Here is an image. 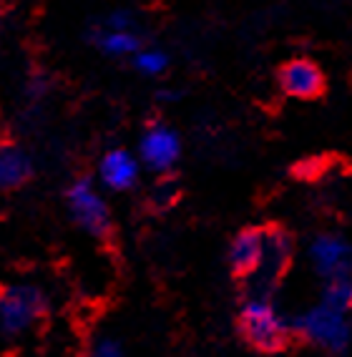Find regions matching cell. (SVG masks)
<instances>
[{"mask_svg":"<svg viewBox=\"0 0 352 357\" xmlns=\"http://www.w3.org/2000/svg\"><path fill=\"white\" fill-rule=\"evenodd\" d=\"M31 176V161L13 144H0V189H15Z\"/></svg>","mask_w":352,"mask_h":357,"instance_id":"11","label":"cell"},{"mask_svg":"<svg viewBox=\"0 0 352 357\" xmlns=\"http://www.w3.org/2000/svg\"><path fill=\"white\" fill-rule=\"evenodd\" d=\"M322 305L332 307V310H337V312H347V310L352 307V280L350 277L327 282L325 294H322Z\"/></svg>","mask_w":352,"mask_h":357,"instance_id":"13","label":"cell"},{"mask_svg":"<svg viewBox=\"0 0 352 357\" xmlns=\"http://www.w3.org/2000/svg\"><path fill=\"white\" fill-rule=\"evenodd\" d=\"M297 330L309 340L320 344L322 350L342 352L352 340V327L347 322L345 312H337L332 307L317 305L297 319Z\"/></svg>","mask_w":352,"mask_h":357,"instance_id":"2","label":"cell"},{"mask_svg":"<svg viewBox=\"0 0 352 357\" xmlns=\"http://www.w3.org/2000/svg\"><path fill=\"white\" fill-rule=\"evenodd\" d=\"M289 259V236L280 229L264 231V255L259 267L252 272L257 277V297H264V289H269L282 275V269Z\"/></svg>","mask_w":352,"mask_h":357,"instance_id":"8","label":"cell"},{"mask_svg":"<svg viewBox=\"0 0 352 357\" xmlns=\"http://www.w3.org/2000/svg\"><path fill=\"white\" fill-rule=\"evenodd\" d=\"M239 327L247 342L262 352H277L287 342V322L277 314V310L264 297H252L242 307Z\"/></svg>","mask_w":352,"mask_h":357,"instance_id":"1","label":"cell"},{"mask_svg":"<svg viewBox=\"0 0 352 357\" xmlns=\"http://www.w3.org/2000/svg\"><path fill=\"white\" fill-rule=\"evenodd\" d=\"M101 181L114 192H126L139 178V161L126 151V149H114L101 159L98 166Z\"/></svg>","mask_w":352,"mask_h":357,"instance_id":"9","label":"cell"},{"mask_svg":"<svg viewBox=\"0 0 352 357\" xmlns=\"http://www.w3.org/2000/svg\"><path fill=\"white\" fill-rule=\"evenodd\" d=\"M109 31H131V18L128 13H116L109 18Z\"/></svg>","mask_w":352,"mask_h":357,"instance_id":"16","label":"cell"},{"mask_svg":"<svg viewBox=\"0 0 352 357\" xmlns=\"http://www.w3.org/2000/svg\"><path fill=\"white\" fill-rule=\"evenodd\" d=\"M309 261L322 280H345L352 272V247L337 234H320L309 244Z\"/></svg>","mask_w":352,"mask_h":357,"instance_id":"5","label":"cell"},{"mask_svg":"<svg viewBox=\"0 0 352 357\" xmlns=\"http://www.w3.org/2000/svg\"><path fill=\"white\" fill-rule=\"evenodd\" d=\"M264 255V231L244 229L229 244V264L237 275H252Z\"/></svg>","mask_w":352,"mask_h":357,"instance_id":"10","label":"cell"},{"mask_svg":"<svg viewBox=\"0 0 352 357\" xmlns=\"http://www.w3.org/2000/svg\"><path fill=\"white\" fill-rule=\"evenodd\" d=\"M91 357H123L121 344L116 342L111 337H103L93 344V350H91Z\"/></svg>","mask_w":352,"mask_h":357,"instance_id":"15","label":"cell"},{"mask_svg":"<svg viewBox=\"0 0 352 357\" xmlns=\"http://www.w3.org/2000/svg\"><path fill=\"white\" fill-rule=\"evenodd\" d=\"M43 294L36 287L20 284V287L3 289L0 292V327L8 335H18L43 314Z\"/></svg>","mask_w":352,"mask_h":357,"instance_id":"3","label":"cell"},{"mask_svg":"<svg viewBox=\"0 0 352 357\" xmlns=\"http://www.w3.org/2000/svg\"><path fill=\"white\" fill-rule=\"evenodd\" d=\"M134 63L144 76H161L169 66V58L164 51H139Z\"/></svg>","mask_w":352,"mask_h":357,"instance_id":"14","label":"cell"},{"mask_svg":"<svg viewBox=\"0 0 352 357\" xmlns=\"http://www.w3.org/2000/svg\"><path fill=\"white\" fill-rule=\"evenodd\" d=\"M141 161L151 169V172H169L181 156V141L174 128L167 123H154L146 128V134L141 136L139 144Z\"/></svg>","mask_w":352,"mask_h":357,"instance_id":"6","label":"cell"},{"mask_svg":"<svg viewBox=\"0 0 352 357\" xmlns=\"http://www.w3.org/2000/svg\"><path fill=\"white\" fill-rule=\"evenodd\" d=\"M98 45L109 56H131L141 48V40L131 31H109L106 28V33H101V38H98Z\"/></svg>","mask_w":352,"mask_h":357,"instance_id":"12","label":"cell"},{"mask_svg":"<svg viewBox=\"0 0 352 357\" xmlns=\"http://www.w3.org/2000/svg\"><path fill=\"white\" fill-rule=\"evenodd\" d=\"M280 83L284 93L292 98H314L320 96L325 89V76H322L320 66L309 61V58H295L289 63L282 66Z\"/></svg>","mask_w":352,"mask_h":357,"instance_id":"7","label":"cell"},{"mask_svg":"<svg viewBox=\"0 0 352 357\" xmlns=\"http://www.w3.org/2000/svg\"><path fill=\"white\" fill-rule=\"evenodd\" d=\"M68 206H70L73 219H76L89 234H93V236L109 234L111 211L89 178H81V181H76V184L68 189Z\"/></svg>","mask_w":352,"mask_h":357,"instance_id":"4","label":"cell"}]
</instances>
